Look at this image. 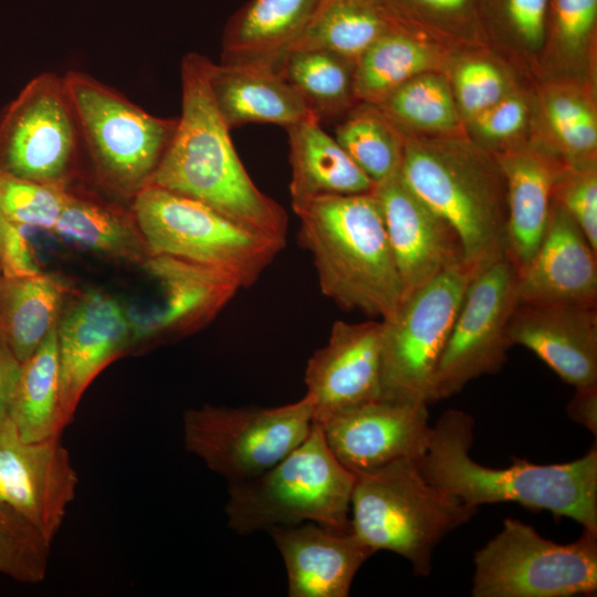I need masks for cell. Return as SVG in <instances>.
I'll return each mask as SVG.
<instances>
[{"mask_svg":"<svg viewBox=\"0 0 597 597\" xmlns=\"http://www.w3.org/2000/svg\"><path fill=\"white\" fill-rule=\"evenodd\" d=\"M212 61L190 52L181 61V114L149 185L200 201L258 233L286 239L287 214L242 165L210 88Z\"/></svg>","mask_w":597,"mask_h":597,"instance_id":"1","label":"cell"},{"mask_svg":"<svg viewBox=\"0 0 597 597\" xmlns=\"http://www.w3.org/2000/svg\"><path fill=\"white\" fill-rule=\"evenodd\" d=\"M473 427V418L461 410L440 416L427 452L418 461L428 482L470 506L515 502L569 517L597 532L596 446L566 463L535 464L514 458L510 467L494 469L470 457Z\"/></svg>","mask_w":597,"mask_h":597,"instance_id":"2","label":"cell"},{"mask_svg":"<svg viewBox=\"0 0 597 597\" xmlns=\"http://www.w3.org/2000/svg\"><path fill=\"white\" fill-rule=\"evenodd\" d=\"M405 184L457 232L478 270L506 255V182L496 155L464 132L405 135Z\"/></svg>","mask_w":597,"mask_h":597,"instance_id":"3","label":"cell"},{"mask_svg":"<svg viewBox=\"0 0 597 597\" xmlns=\"http://www.w3.org/2000/svg\"><path fill=\"white\" fill-rule=\"evenodd\" d=\"M295 214L297 242L312 255L322 293L344 311L389 318L402 285L371 191L320 197Z\"/></svg>","mask_w":597,"mask_h":597,"instance_id":"4","label":"cell"},{"mask_svg":"<svg viewBox=\"0 0 597 597\" xmlns=\"http://www.w3.org/2000/svg\"><path fill=\"white\" fill-rule=\"evenodd\" d=\"M354 475L352 532L375 553L404 557L418 576L430 574L433 551L444 536L479 511L428 482L416 460Z\"/></svg>","mask_w":597,"mask_h":597,"instance_id":"5","label":"cell"},{"mask_svg":"<svg viewBox=\"0 0 597 597\" xmlns=\"http://www.w3.org/2000/svg\"><path fill=\"white\" fill-rule=\"evenodd\" d=\"M354 482L314 422L305 440L271 469L229 483L228 525L241 535L306 522L350 532Z\"/></svg>","mask_w":597,"mask_h":597,"instance_id":"6","label":"cell"},{"mask_svg":"<svg viewBox=\"0 0 597 597\" xmlns=\"http://www.w3.org/2000/svg\"><path fill=\"white\" fill-rule=\"evenodd\" d=\"M63 78L94 181L132 201L149 185L178 117L155 116L86 73L72 70Z\"/></svg>","mask_w":597,"mask_h":597,"instance_id":"7","label":"cell"},{"mask_svg":"<svg viewBox=\"0 0 597 597\" xmlns=\"http://www.w3.org/2000/svg\"><path fill=\"white\" fill-rule=\"evenodd\" d=\"M130 208L153 255L180 258L223 271L252 286L285 241L252 231L209 206L147 186Z\"/></svg>","mask_w":597,"mask_h":597,"instance_id":"8","label":"cell"},{"mask_svg":"<svg viewBox=\"0 0 597 597\" xmlns=\"http://www.w3.org/2000/svg\"><path fill=\"white\" fill-rule=\"evenodd\" d=\"M597 591V532L558 544L516 519L474 555V597H570Z\"/></svg>","mask_w":597,"mask_h":597,"instance_id":"9","label":"cell"},{"mask_svg":"<svg viewBox=\"0 0 597 597\" xmlns=\"http://www.w3.org/2000/svg\"><path fill=\"white\" fill-rule=\"evenodd\" d=\"M479 270L459 263L402 298L383 320L380 399L433 401L436 371L463 302Z\"/></svg>","mask_w":597,"mask_h":597,"instance_id":"10","label":"cell"},{"mask_svg":"<svg viewBox=\"0 0 597 597\" xmlns=\"http://www.w3.org/2000/svg\"><path fill=\"white\" fill-rule=\"evenodd\" d=\"M314 425L311 400L276 407L203 405L182 416L188 452L229 483L252 479L292 452Z\"/></svg>","mask_w":597,"mask_h":597,"instance_id":"11","label":"cell"},{"mask_svg":"<svg viewBox=\"0 0 597 597\" xmlns=\"http://www.w3.org/2000/svg\"><path fill=\"white\" fill-rule=\"evenodd\" d=\"M83 151L63 76L30 80L0 116V168L42 185L69 188Z\"/></svg>","mask_w":597,"mask_h":597,"instance_id":"12","label":"cell"},{"mask_svg":"<svg viewBox=\"0 0 597 597\" xmlns=\"http://www.w3.org/2000/svg\"><path fill=\"white\" fill-rule=\"evenodd\" d=\"M517 271L505 255L471 280L442 352L433 401L449 398L471 380L496 374L511 344L507 324L516 306Z\"/></svg>","mask_w":597,"mask_h":597,"instance_id":"13","label":"cell"},{"mask_svg":"<svg viewBox=\"0 0 597 597\" xmlns=\"http://www.w3.org/2000/svg\"><path fill=\"white\" fill-rule=\"evenodd\" d=\"M140 268L153 283V292L144 307L127 308L132 349L200 331L241 289L223 271L176 256L151 255Z\"/></svg>","mask_w":597,"mask_h":597,"instance_id":"14","label":"cell"},{"mask_svg":"<svg viewBox=\"0 0 597 597\" xmlns=\"http://www.w3.org/2000/svg\"><path fill=\"white\" fill-rule=\"evenodd\" d=\"M128 310L102 291L73 292L57 323L60 404L67 426L82 396L109 364L132 350Z\"/></svg>","mask_w":597,"mask_h":597,"instance_id":"15","label":"cell"},{"mask_svg":"<svg viewBox=\"0 0 597 597\" xmlns=\"http://www.w3.org/2000/svg\"><path fill=\"white\" fill-rule=\"evenodd\" d=\"M77 473L60 438L27 442L8 419L0 429V504L51 544L74 500Z\"/></svg>","mask_w":597,"mask_h":597,"instance_id":"16","label":"cell"},{"mask_svg":"<svg viewBox=\"0 0 597 597\" xmlns=\"http://www.w3.org/2000/svg\"><path fill=\"white\" fill-rule=\"evenodd\" d=\"M427 406L379 398L316 423L336 459L358 473L401 459L419 461L432 434Z\"/></svg>","mask_w":597,"mask_h":597,"instance_id":"17","label":"cell"},{"mask_svg":"<svg viewBox=\"0 0 597 597\" xmlns=\"http://www.w3.org/2000/svg\"><path fill=\"white\" fill-rule=\"evenodd\" d=\"M374 195L402 285V298L467 262L453 228L423 202L400 172L375 184Z\"/></svg>","mask_w":597,"mask_h":597,"instance_id":"18","label":"cell"},{"mask_svg":"<svg viewBox=\"0 0 597 597\" xmlns=\"http://www.w3.org/2000/svg\"><path fill=\"white\" fill-rule=\"evenodd\" d=\"M383 321H336L326 345L310 357L305 396L314 422L380 398Z\"/></svg>","mask_w":597,"mask_h":597,"instance_id":"19","label":"cell"},{"mask_svg":"<svg viewBox=\"0 0 597 597\" xmlns=\"http://www.w3.org/2000/svg\"><path fill=\"white\" fill-rule=\"evenodd\" d=\"M506 334L575 388L597 385V305L517 303Z\"/></svg>","mask_w":597,"mask_h":597,"instance_id":"20","label":"cell"},{"mask_svg":"<svg viewBox=\"0 0 597 597\" xmlns=\"http://www.w3.org/2000/svg\"><path fill=\"white\" fill-rule=\"evenodd\" d=\"M517 303L597 305V251L553 200L542 242L517 275Z\"/></svg>","mask_w":597,"mask_h":597,"instance_id":"21","label":"cell"},{"mask_svg":"<svg viewBox=\"0 0 597 597\" xmlns=\"http://www.w3.org/2000/svg\"><path fill=\"white\" fill-rule=\"evenodd\" d=\"M268 532L283 558L290 597L348 596L357 572L375 554L352 531L312 522Z\"/></svg>","mask_w":597,"mask_h":597,"instance_id":"22","label":"cell"},{"mask_svg":"<svg viewBox=\"0 0 597 597\" xmlns=\"http://www.w3.org/2000/svg\"><path fill=\"white\" fill-rule=\"evenodd\" d=\"M495 155L506 182V256L520 274L546 231L561 163L534 140Z\"/></svg>","mask_w":597,"mask_h":597,"instance_id":"23","label":"cell"},{"mask_svg":"<svg viewBox=\"0 0 597 597\" xmlns=\"http://www.w3.org/2000/svg\"><path fill=\"white\" fill-rule=\"evenodd\" d=\"M214 103L230 127L271 123L289 128L320 118L277 66L212 62L209 75Z\"/></svg>","mask_w":597,"mask_h":597,"instance_id":"24","label":"cell"},{"mask_svg":"<svg viewBox=\"0 0 597 597\" xmlns=\"http://www.w3.org/2000/svg\"><path fill=\"white\" fill-rule=\"evenodd\" d=\"M534 84V138L563 165L597 161L596 85L551 81Z\"/></svg>","mask_w":597,"mask_h":597,"instance_id":"25","label":"cell"},{"mask_svg":"<svg viewBox=\"0 0 597 597\" xmlns=\"http://www.w3.org/2000/svg\"><path fill=\"white\" fill-rule=\"evenodd\" d=\"M52 232L80 249L139 266L153 255L130 207L75 185Z\"/></svg>","mask_w":597,"mask_h":597,"instance_id":"26","label":"cell"},{"mask_svg":"<svg viewBox=\"0 0 597 597\" xmlns=\"http://www.w3.org/2000/svg\"><path fill=\"white\" fill-rule=\"evenodd\" d=\"M287 129L295 213L316 198L370 192L374 181L356 165L335 137L311 119Z\"/></svg>","mask_w":597,"mask_h":597,"instance_id":"27","label":"cell"},{"mask_svg":"<svg viewBox=\"0 0 597 597\" xmlns=\"http://www.w3.org/2000/svg\"><path fill=\"white\" fill-rule=\"evenodd\" d=\"M321 1L249 0L226 25L222 63H264L279 67Z\"/></svg>","mask_w":597,"mask_h":597,"instance_id":"28","label":"cell"},{"mask_svg":"<svg viewBox=\"0 0 597 597\" xmlns=\"http://www.w3.org/2000/svg\"><path fill=\"white\" fill-rule=\"evenodd\" d=\"M453 54L398 22L357 60L354 95L358 103L377 105L419 74L446 73Z\"/></svg>","mask_w":597,"mask_h":597,"instance_id":"29","label":"cell"},{"mask_svg":"<svg viewBox=\"0 0 597 597\" xmlns=\"http://www.w3.org/2000/svg\"><path fill=\"white\" fill-rule=\"evenodd\" d=\"M74 291L55 273L21 277L0 275V331L23 363L57 326Z\"/></svg>","mask_w":597,"mask_h":597,"instance_id":"30","label":"cell"},{"mask_svg":"<svg viewBox=\"0 0 597 597\" xmlns=\"http://www.w3.org/2000/svg\"><path fill=\"white\" fill-rule=\"evenodd\" d=\"M597 0H548L545 42L534 83L596 85Z\"/></svg>","mask_w":597,"mask_h":597,"instance_id":"31","label":"cell"},{"mask_svg":"<svg viewBox=\"0 0 597 597\" xmlns=\"http://www.w3.org/2000/svg\"><path fill=\"white\" fill-rule=\"evenodd\" d=\"M9 419L27 442L60 438L66 427L60 404L57 326L22 363Z\"/></svg>","mask_w":597,"mask_h":597,"instance_id":"32","label":"cell"},{"mask_svg":"<svg viewBox=\"0 0 597 597\" xmlns=\"http://www.w3.org/2000/svg\"><path fill=\"white\" fill-rule=\"evenodd\" d=\"M397 23L383 0H322L291 50H326L356 64Z\"/></svg>","mask_w":597,"mask_h":597,"instance_id":"33","label":"cell"},{"mask_svg":"<svg viewBox=\"0 0 597 597\" xmlns=\"http://www.w3.org/2000/svg\"><path fill=\"white\" fill-rule=\"evenodd\" d=\"M548 0H482L486 46L534 83L545 42Z\"/></svg>","mask_w":597,"mask_h":597,"instance_id":"34","label":"cell"},{"mask_svg":"<svg viewBox=\"0 0 597 597\" xmlns=\"http://www.w3.org/2000/svg\"><path fill=\"white\" fill-rule=\"evenodd\" d=\"M404 135L462 133L451 84L443 72L419 74L376 105Z\"/></svg>","mask_w":597,"mask_h":597,"instance_id":"35","label":"cell"},{"mask_svg":"<svg viewBox=\"0 0 597 597\" xmlns=\"http://www.w3.org/2000/svg\"><path fill=\"white\" fill-rule=\"evenodd\" d=\"M279 69L320 121L350 111L358 103L354 95L355 63L338 54L294 49L283 55Z\"/></svg>","mask_w":597,"mask_h":597,"instance_id":"36","label":"cell"},{"mask_svg":"<svg viewBox=\"0 0 597 597\" xmlns=\"http://www.w3.org/2000/svg\"><path fill=\"white\" fill-rule=\"evenodd\" d=\"M405 28L455 53L488 48L482 0H383Z\"/></svg>","mask_w":597,"mask_h":597,"instance_id":"37","label":"cell"},{"mask_svg":"<svg viewBox=\"0 0 597 597\" xmlns=\"http://www.w3.org/2000/svg\"><path fill=\"white\" fill-rule=\"evenodd\" d=\"M335 139L374 184L400 169L405 135L376 105L357 103L337 126Z\"/></svg>","mask_w":597,"mask_h":597,"instance_id":"38","label":"cell"},{"mask_svg":"<svg viewBox=\"0 0 597 597\" xmlns=\"http://www.w3.org/2000/svg\"><path fill=\"white\" fill-rule=\"evenodd\" d=\"M446 74L462 124L530 82L488 48L454 53Z\"/></svg>","mask_w":597,"mask_h":597,"instance_id":"39","label":"cell"},{"mask_svg":"<svg viewBox=\"0 0 597 597\" xmlns=\"http://www.w3.org/2000/svg\"><path fill=\"white\" fill-rule=\"evenodd\" d=\"M534 84L525 82L463 124L464 134L494 154L534 138Z\"/></svg>","mask_w":597,"mask_h":597,"instance_id":"40","label":"cell"},{"mask_svg":"<svg viewBox=\"0 0 597 597\" xmlns=\"http://www.w3.org/2000/svg\"><path fill=\"white\" fill-rule=\"evenodd\" d=\"M51 545L22 516L0 504V573L25 584L41 583Z\"/></svg>","mask_w":597,"mask_h":597,"instance_id":"41","label":"cell"},{"mask_svg":"<svg viewBox=\"0 0 597 597\" xmlns=\"http://www.w3.org/2000/svg\"><path fill=\"white\" fill-rule=\"evenodd\" d=\"M69 188L34 182L0 168V213L24 228L52 231Z\"/></svg>","mask_w":597,"mask_h":597,"instance_id":"42","label":"cell"},{"mask_svg":"<svg viewBox=\"0 0 597 597\" xmlns=\"http://www.w3.org/2000/svg\"><path fill=\"white\" fill-rule=\"evenodd\" d=\"M553 200L570 214L597 251V161L561 164L554 182Z\"/></svg>","mask_w":597,"mask_h":597,"instance_id":"43","label":"cell"},{"mask_svg":"<svg viewBox=\"0 0 597 597\" xmlns=\"http://www.w3.org/2000/svg\"><path fill=\"white\" fill-rule=\"evenodd\" d=\"M41 272L24 227L0 213V273L4 277H21Z\"/></svg>","mask_w":597,"mask_h":597,"instance_id":"44","label":"cell"},{"mask_svg":"<svg viewBox=\"0 0 597 597\" xmlns=\"http://www.w3.org/2000/svg\"><path fill=\"white\" fill-rule=\"evenodd\" d=\"M22 363L0 331V429L9 419V410Z\"/></svg>","mask_w":597,"mask_h":597,"instance_id":"45","label":"cell"},{"mask_svg":"<svg viewBox=\"0 0 597 597\" xmlns=\"http://www.w3.org/2000/svg\"><path fill=\"white\" fill-rule=\"evenodd\" d=\"M567 415L594 436L597 433V385L575 388L566 407Z\"/></svg>","mask_w":597,"mask_h":597,"instance_id":"46","label":"cell"},{"mask_svg":"<svg viewBox=\"0 0 597 597\" xmlns=\"http://www.w3.org/2000/svg\"><path fill=\"white\" fill-rule=\"evenodd\" d=\"M0 275H1V273H0Z\"/></svg>","mask_w":597,"mask_h":597,"instance_id":"47","label":"cell"}]
</instances>
